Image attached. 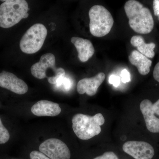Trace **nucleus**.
I'll list each match as a JSON object with an SVG mask.
<instances>
[{"instance_id": "obj_1", "label": "nucleus", "mask_w": 159, "mask_h": 159, "mask_svg": "<svg viewBox=\"0 0 159 159\" xmlns=\"http://www.w3.org/2000/svg\"><path fill=\"white\" fill-rule=\"evenodd\" d=\"M124 10L128 18L129 26L135 32L141 34L150 33L154 22L149 9L135 0L127 1Z\"/></svg>"}, {"instance_id": "obj_2", "label": "nucleus", "mask_w": 159, "mask_h": 159, "mask_svg": "<svg viewBox=\"0 0 159 159\" xmlns=\"http://www.w3.org/2000/svg\"><path fill=\"white\" fill-rule=\"evenodd\" d=\"M32 75L39 79L47 78L49 83L58 85L65 77L66 72L62 68L56 66V58L54 54L47 53L40 57L39 61L31 66Z\"/></svg>"}, {"instance_id": "obj_3", "label": "nucleus", "mask_w": 159, "mask_h": 159, "mask_svg": "<svg viewBox=\"0 0 159 159\" xmlns=\"http://www.w3.org/2000/svg\"><path fill=\"white\" fill-rule=\"evenodd\" d=\"M74 133L79 139L88 140L98 135L101 131V125L105 122L102 114L98 113L93 116L77 114L72 119Z\"/></svg>"}, {"instance_id": "obj_4", "label": "nucleus", "mask_w": 159, "mask_h": 159, "mask_svg": "<svg viewBox=\"0 0 159 159\" xmlns=\"http://www.w3.org/2000/svg\"><path fill=\"white\" fill-rule=\"evenodd\" d=\"M30 9L25 0H8L0 6V27L8 29L29 16Z\"/></svg>"}, {"instance_id": "obj_5", "label": "nucleus", "mask_w": 159, "mask_h": 159, "mask_svg": "<svg viewBox=\"0 0 159 159\" xmlns=\"http://www.w3.org/2000/svg\"><path fill=\"white\" fill-rule=\"evenodd\" d=\"M89 29L92 35L102 37L110 32L114 25V19L110 11L100 5H95L89 12Z\"/></svg>"}, {"instance_id": "obj_6", "label": "nucleus", "mask_w": 159, "mask_h": 159, "mask_svg": "<svg viewBox=\"0 0 159 159\" xmlns=\"http://www.w3.org/2000/svg\"><path fill=\"white\" fill-rule=\"evenodd\" d=\"M48 34L45 26L40 23L33 25L27 31L20 41V50L27 54H33L42 48Z\"/></svg>"}, {"instance_id": "obj_7", "label": "nucleus", "mask_w": 159, "mask_h": 159, "mask_svg": "<svg viewBox=\"0 0 159 159\" xmlns=\"http://www.w3.org/2000/svg\"><path fill=\"white\" fill-rule=\"evenodd\" d=\"M140 109L147 130L152 134H159V99L152 102L148 99L142 100Z\"/></svg>"}, {"instance_id": "obj_8", "label": "nucleus", "mask_w": 159, "mask_h": 159, "mask_svg": "<svg viewBox=\"0 0 159 159\" xmlns=\"http://www.w3.org/2000/svg\"><path fill=\"white\" fill-rule=\"evenodd\" d=\"M40 152L51 159H70V152L65 143L57 139H50L43 142Z\"/></svg>"}, {"instance_id": "obj_9", "label": "nucleus", "mask_w": 159, "mask_h": 159, "mask_svg": "<svg viewBox=\"0 0 159 159\" xmlns=\"http://www.w3.org/2000/svg\"><path fill=\"white\" fill-rule=\"evenodd\" d=\"M122 149L135 159H152L156 153L153 146L145 141H128L123 144Z\"/></svg>"}, {"instance_id": "obj_10", "label": "nucleus", "mask_w": 159, "mask_h": 159, "mask_svg": "<svg viewBox=\"0 0 159 159\" xmlns=\"http://www.w3.org/2000/svg\"><path fill=\"white\" fill-rule=\"evenodd\" d=\"M0 87L19 95L26 93L29 90L24 80L12 73L5 71L0 73Z\"/></svg>"}, {"instance_id": "obj_11", "label": "nucleus", "mask_w": 159, "mask_h": 159, "mask_svg": "<svg viewBox=\"0 0 159 159\" xmlns=\"http://www.w3.org/2000/svg\"><path fill=\"white\" fill-rule=\"evenodd\" d=\"M105 79V74L100 73L94 77L80 80L77 83V92L81 95L86 93L89 96H93Z\"/></svg>"}, {"instance_id": "obj_12", "label": "nucleus", "mask_w": 159, "mask_h": 159, "mask_svg": "<svg viewBox=\"0 0 159 159\" xmlns=\"http://www.w3.org/2000/svg\"><path fill=\"white\" fill-rule=\"evenodd\" d=\"M31 111L37 116L54 117L61 112L59 104L47 100H40L31 107Z\"/></svg>"}, {"instance_id": "obj_13", "label": "nucleus", "mask_w": 159, "mask_h": 159, "mask_svg": "<svg viewBox=\"0 0 159 159\" xmlns=\"http://www.w3.org/2000/svg\"><path fill=\"white\" fill-rule=\"evenodd\" d=\"M71 42L77 49L78 58L81 62H86L93 57L95 51L90 41L81 38L73 37Z\"/></svg>"}, {"instance_id": "obj_14", "label": "nucleus", "mask_w": 159, "mask_h": 159, "mask_svg": "<svg viewBox=\"0 0 159 159\" xmlns=\"http://www.w3.org/2000/svg\"><path fill=\"white\" fill-rule=\"evenodd\" d=\"M129 62L135 66L141 75H147L150 70L152 61L136 50H134L129 56Z\"/></svg>"}, {"instance_id": "obj_15", "label": "nucleus", "mask_w": 159, "mask_h": 159, "mask_svg": "<svg viewBox=\"0 0 159 159\" xmlns=\"http://www.w3.org/2000/svg\"><path fill=\"white\" fill-rule=\"evenodd\" d=\"M130 43L134 47H136L138 51L148 58H152L155 55L154 49L156 44L153 43H146L145 40L141 35H135L130 39Z\"/></svg>"}, {"instance_id": "obj_16", "label": "nucleus", "mask_w": 159, "mask_h": 159, "mask_svg": "<svg viewBox=\"0 0 159 159\" xmlns=\"http://www.w3.org/2000/svg\"><path fill=\"white\" fill-rule=\"evenodd\" d=\"M10 139V134L7 129L4 126L0 118V144H5Z\"/></svg>"}, {"instance_id": "obj_17", "label": "nucleus", "mask_w": 159, "mask_h": 159, "mask_svg": "<svg viewBox=\"0 0 159 159\" xmlns=\"http://www.w3.org/2000/svg\"><path fill=\"white\" fill-rule=\"evenodd\" d=\"M31 159H51L44 154L42 152L38 151H33L30 154Z\"/></svg>"}, {"instance_id": "obj_18", "label": "nucleus", "mask_w": 159, "mask_h": 159, "mask_svg": "<svg viewBox=\"0 0 159 159\" xmlns=\"http://www.w3.org/2000/svg\"><path fill=\"white\" fill-rule=\"evenodd\" d=\"M72 85V82L71 80L67 77H65L64 79H63L62 81L56 85L57 87H60L61 86H62L63 88L66 91H68L70 89Z\"/></svg>"}, {"instance_id": "obj_19", "label": "nucleus", "mask_w": 159, "mask_h": 159, "mask_svg": "<svg viewBox=\"0 0 159 159\" xmlns=\"http://www.w3.org/2000/svg\"><path fill=\"white\" fill-rule=\"evenodd\" d=\"M93 159H119V158L113 152H107L102 155L97 157Z\"/></svg>"}, {"instance_id": "obj_20", "label": "nucleus", "mask_w": 159, "mask_h": 159, "mask_svg": "<svg viewBox=\"0 0 159 159\" xmlns=\"http://www.w3.org/2000/svg\"><path fill=\"white\" fill-rule=\"evenodd\" d=\"M121 79L124 83L130 82V75L127 70L124 69L122 70L121 74Z\"/></svg>"}, {"instance_id": "obj_21", "label": "nucleus", "mask_w": 159, "mask_h": 159, "mask_svg": "<svg viewBox=\"0 0 159 159\" xmlns=\"http://www.w3.org/2000/svg\"><path fill=\"white\" fill-rule=\"evenodd\" d=\"M109 82L110 84H113L115 87H117L120 84V78L116 75H111L109 79Z\"/></svg>"}, {"instance_id": "obj_22", "label": "nucleus", "mask_w": 159, "mask_h": 159, "mask_svg": "<svg viewBox=\"0 0 159 159\" xmlns=\"http://www.w3.org/2000/svg\"><path fill=\"white\" fill-rule=\"evenodd\" d=\"M153 77L154 79L159 83V62L157 64L154 69Z\"/></svg>"}, {"instance_id": "obj_23", "label": "nucleus", "mask_w": 159, "mask_h": 159, "mask_svg": "<svg viewBox=\"0 0 159 159\" xmlns=\"http://www.w3.org/2000/svg\"><path fill=\"white\" fill-rule=\"evenodd\" d=\"M153 9L155 16L159 17V0L153 1Z\"/></svg>"}, {"instance_id": "obj_24", "label": "nucleus", "mask_w": 159, "mask_h": 159, "mask_svg": "<svg viewBox=\"0 0 159 159\" xmlns=\"http://www.w3.org/2000/svg\"></svg>"}]
</instances>
